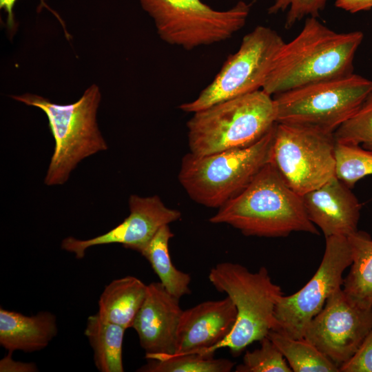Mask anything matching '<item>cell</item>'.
I'll return each mask as SVG.
<instances>
[{"label": "cell", "mask_w": 372, "mask_h": 372, "mask_svg": "<svg viewBox=\"0 0 372 372\" xmlns=\"http://www.w3.org/2000/svg\"><path fill=\"white\" fill-rule=\"evenodd\" d=\"M364 35L337 32L317 17L306 18L300 33L284 43L262 88L276 95L309 84L351 75Z\"/></svg>", "instance_id": "obj_1"}, {"label": "cell", "mask_w": 372, "mask_h": 372, "mask_svg": "<svg viewBox=\"0 0 372 372\" xmlns=\"http://www.w3.org/2000/svg\"><path fill=\"white\" fill-rule=\"evenodd\" d=\"M209 221L229 225L247 236L286 237L294 231L319 234L302 196L285 182L271 161Z\"/></svg>", "instance_id": "obj_2"}, {"label": "cell", "mask_w": 372, "mask_h": 372, "mask_svg": "<svg viewBox=\"0 0 372 372\" xmlns=\"http://www.w3.org/2000/svg\"><path fill=\"white\" fill-rule=\"evenodd\" d=\"M12 98L41 110L47 116L54 148L44 178L46 185L64 184L82 160L108 149L97 124L101 95L96 85H90L70 104L55 103L31 93Z\"/></svg>", "instance_id": "obj_3"}, {"label": "cell", "mask_w": 372, "mask_h": 372, "mask_svg": "<svg viewBox=\"0 0 372 372\" xmlns=\"http://www.w3.org/2000/svg\"><path fill=\"white\" fill-rule=\"evenodd\" d=\"M208 279L218 292L231 299L237 317L229 334L201 354L214 355L217 350L227 348L236 356L251 344L267 336L274 327L275 307L283 293L272 281L266 267L253 273L238 263L220 262L211 269Z\"/></svg>", "instance_id": "obj_4"}, {"label": "cell", "mask_w": 372, "mask_h": 372, "mask_svg": "<svg viewBox=\"0 0 372 372\" xmlns=\"http://www.w3.org/2000/svg\"><path fill=\"white\" fill-rule=\"evenodd\" d=\"M276 123L273 98L262 89L220 102L187 121L190 152L205 156L248 147Z\"/></svg>", "instance_id": "obj_5"}, {"label": "cell", "mask_w": 372, "mask_h": 372, "mask_svg": "<svg viewBox=\"0 0 372 372\" xmlns=\"http://www.w3.org/2000/svg\"><path fill=\"white\" fill-rule=\"evenodd\" d=\"M276 125L246 147L205 156L185 154L178 180L189 196L205 207L218 209L240 193L270 161Z\"/></svg>", "instance_id": "obj_6"}, {"label": "cell", "mask_w": 372, "mask_h": 372, "mask_svg": "<svg viewBox=\"0 0 372 372\" xmlns=\"http://www.w3.org/2000/svg\"><path fill=\"white\" fill-rule=\"evenodd\" d=\"M165 43L191 50L229 39L245 24L253 2L217 10L202 0H138Z\"/></svg>", "instance_id": "obj_7"}, {"label": "cell", "mask_w": 372, "mask_h": 372, "mask_svg": "<svg viewBox=\"0 0 372 372\" xmlns=\"http://www.w3.org/2000/svg\"><path fill=\"white\" fill-rule=\"evenodd\" d=\"M372 93V81L351 75L317 82L274 96L276 122L334 133Z\"/></svg>", "instance_id": "obj_8"}, {"label": "cell", "mask_w": 372, "mask_h": 372, "mask_svg": "<svg viewBox=\"0 0 372 372\" xmlns=\"http://www.w3.org/2000/svg\"><path fill=\"white\" fill-rule=\"evenodd\" d=\"M284 43L276 30L258 25L244 36L238 51L227 58L213 81L198 97L181 104L179 108L194 113L261 90Z\"/></svg>", "instance_id": "obj_9"}, {"label": "cell", "mask_w": 372, "mask_h": 372, "mask_svg": "<svg viewBox=\"0 0 372 372\" xmlns=\"http://www.w3.org/2000/svg\"><path fill=\"white\" fill-rule=\"evenodd\" d=\"M333 133L277 123L270 161L285 182L303 196L335 176Z\"/></svg>", "instance_id": "obj_10"}, {"label": "cell", "mask_w": 372, "mask_h": 372, "mask_svg": "<svg viewBox=\"0 0 372 372\" xmlns=\"http://www.w3.org/2000/svg\"><path fill=\"white\" fill-rule=\"evenodd\" d=\"M325 239L324 255L313 277L295 293L278 299L272 330L293 338H304L309 322L322 309L328 298L342 287L343 273L352 262L348 237L333 236Z\"/></svg>", "instance_id": "obj_11"}, {"label": "cell", "mask_w": 372, "mask_h": 372, "mask_svg": "<svg viewBox=\"0 0 372 372\" xmlns=\"http://www.w3.org/2000/svg\"><path fill=\"white\" fill-rule=\"evenodd\" d=\"M371 328L372 309L353 303L341 287L309 322L304 338L340 369L357 351Z\"/></svg>", "instance_id": "obj_12"}, {"label": "cell", "mask_w": 372, "mask_h": 372, "mask_svg": "<svg viewBox=\"0 0 372 372\" xmlns=\"http://www.w3.org/2000/svg\"><path fill=\"white\" fill-rule=\"evenodd\" d=\"M129 208V216L113 229L86 240L68 236L62 240L61 249L74 254L77 259L84 258L86 251L92 247L110 244H121L139 253L162 226L181 217L178 210L167 207L156 195H131Z\"/></svg>", "instance_id": "obj_13"}, {"label": "cell", "mask_w": 372, "mask_h": 372, "mask_svg": "<svg viewBox=\"0 0 372 372\" xmlns=\"http://www.w3.org/2000/svg\"><path fill=\"white\" fill-rule=\"evenodd\" d=\"M183 311L180 299L169 293L160 282L147 285L146 297L132 327L137 333L147 360L176 353Z\"/></svg>", "instance_id": "obj_14"}, {"label": "cell", "mask_w": 372, "mask_h": 372, "mask_svg": "<svg viewBox=\"0 0 372 372\" xmlns=\"http://www.w3.org/2000/svg\"><path fill=\"white\" fill-rule=\"evenodd\" d=\"M236 317V306L228 296L205 301L183 310L174 354L200 353L214 347L229 334Z\"/></svg>", "instance_id": "obj_15"}, {"label": "cell", "mask_w": 372, "mask_h": 372, "mask_svg": "<svg viewBox=\"0 0 372 372\" xmlns=\"http://www.w3.org/2000/svg\"><path fill=\"white\" fill-rule=\"evenodd\" d=\"M351 189L334 176L302 196L309 218L325 238L348 237L358 230L361 204Z\"/></svg>", "instance_id": "obj_16"}, {"label": "cell", "mask_w": 372, "mask_h": 372, "mask_svg": "<svg viewBox=\"0 0 372 372\" xmlns=\"http://www.w3.org/2000/svg\"><path fill=\"white\" fill-rule=\"evenodd\" d=\"M57 333L56 316L49 311L28 316L0 308V344L8 352L40 351Z\"/></svg>", "instance_id": "obj_17"}, {"label": "cell", "mask_w": 372, "mask_h": 372, "mask_svg": "<svg viewBox=\"0 0 372 372\" xmlns=\"http://www.w3.org/2000/svg\"><path fill=\"white\" fill-rule=\"evenodd\" d=\"M147 291V285L134 276L114 280L99 297L97 313L105 321L131 328Z\"/></svg>", "instance_id": "obj_18"}, {"label": "cell", "mask_w": 372, "mask_h": 372, "mask_svg": "<svg viewBox=\"0 0 372 372\" xmlns=\"http://www.w3.org/2000/svg\"><path fill=\"white\" fill-rule=\"evenodd\" d=\"M348 239L352 262L342 289L353 303L372 309V238L366 232L357 230Z\"/></svg>", "instance_id": "obj_19"}, {"label": "cell", "mask_w": 372, "mask_h": 372, "mask_svg": "<svg viewBox=\"0 0 372 372\" xmlns=\"http://www.w3.org/2000/svg\"><path fill=\"white\" fill-rule=\"evenodd\" d=\"M125 331L122 326L103 320L97 313L87 318L84 333L99 371H124L122 351Z\"/></svg>", "instance_id": "obj_20"}, {"label": "cell", "mask_w": 372, "mask_h": 372, "mask_svg": "<svg viewBox=\"0 0 372 372\" xmlns=\"http://www.w3.org/2000/svg\"><path fill=\"white\" fill-rule=\"evenodd\" d=\"M173 237L169 225H163L139 253L149 262L165 289L180 299L191 293V276L176 269L172 262L169 242Z\"/></svg>", "instance_id": "obj_21"}, {"label": "cell", "mask_w": 372, "mask_h": 372, "mask_svg": "<svg viewBox=\"0 0 372 372\" xmlns=\"http://www.w3.org/2000/svg\"><path fill=\"white\" fill-rule=\"evenodd\" d=\"M267 337L294 372H339V368L305 338H293L271 330Z\"/></svg>", "instance_id": "obj_22"}, {"label": "cell", "mask_w": 372, "mask_h": 372, "mask_svg": "<svg viewBox=\"0 0 372 372\" xmlns=\"http://www.w3.org/2000/svg\"><path fill=\"white\" fill-rule=\"evenodd\" d=\"M140 372H229L235 363L214 355L187 353L156 356L147 360Z\"/></svg>", "instance_id": "obj_23"}, {"label": "cell", "mask_w": 372, "mask_h": 372, "mask_svg": "<svg viewBox=\"0 0 372 372\" xmlns=\"http://www.w3.org/2000/svg\"><path fill=\"white\" fill-rule=\"evenodd\" d=\"M335 156V176L349 187L372 175V152L362 146L336 142Z\"/></svg>", "instance_id": "obj_24"}, {"label": "cell", "mask_w": 372, "mask_h": 372, "mask_svg": "<svg viewBox=\"0 0 372 372\" xmlns=\"http://www.w3.org/2000/svg\"><path fill=\"white\" fill-rule=\"evenodd\" d=\"M337 143L359 145L372 152V93L333 133Z\"/></svg>", "instance_id": "obj_25"}, {"label": "cell", "mask_w": 372, "mask_h": 372, "mask_svg": "<svg viewBox=\"0 0 372 372\" xmlns=\"http://www.w3.org/2000/svg\"><path fill=\"white\" fill-rule=\"evenodd\" d=\"M260 343V348L246 351L242 362L236 366V372L292 371L282 353L267 336Z\"/></svg>", "instance_id": "obj_26"}, {"label": "cell", "mask_w": 372, "mask_h": 372, "mask_svg": "<svg viewBox=\"0 0 372 372\" xmlns=\"http://www.w3.org/2000/svg\"><path fill=\"white\" fill-rule=\"evenodd\" d=\"M329 0H275L268 8L269 14L287 11L285 27L291 28L309 17H318Z\"/></svg>", "instance_id": "obj_27"}, {"label": "cell", "mask_w": 372, "mask_h": 372, "mask_svg": "<svg viewBox=\"0 0 372 372\" xmlns=\"http://www.w3.org/2000/svg\"><path fill=\"white\" fill-rule=\"evenodd\" d=\"M339 369L341 372H372V328L354 355Z\"/></svg>", "instance_id": "obj_28"}, {"label": "cell", "mask_w": 372, "mask_h": 372, "mask_svg": "<svg viewBox=\"0 0 372 372\" xmlns=\"http://www.w3.org/2000/svg\"><path fill=\"white\" fill-rule=\"evenodd\" d=\"M12 353L4 356L0 360L1 372H36L38 371L37 364L33 362H23L14 360L12 358Z\"/></svg>", "instance_id": "obj_29"}, {"label": "cell", "mask_w": 372, "mask_h": 372, "mask_svg": "<svg viewBox=\"0 0 372 372\" xmlns=\"http://www.w3.org/2000/svg\"><path fill=\"white\" fill-rule=\"evenodd\" d=\"M17 0H0V8L3 9L7 15L6 25L8 30L12 35L17 30V23L14 18V8ZM42 6L47 8L59 19L60 22L63 24L61 18L53 10H50L48 6L45 3L43 0H40Z\"/></svg>", "instance_id": "obj_30"}, {"label": "cell", "mask_w": 372, "mask_h": 372, "mask_svg": "<svg viewBox=\"0 0 372 372\" xmlns=\"http://www.w3.org/2000/svg\"><path fill=\"white\" fill-rule=\"evenodd\" d=\"M335 6L350 13H356L371 10L372 0H335Z\"/></svg>", "instance_id": "obj_31"}]
</instances>
